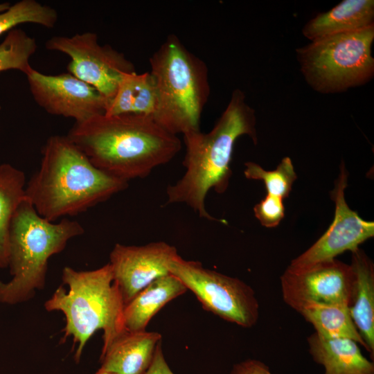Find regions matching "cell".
I'll return each instance as SVG.
<instances>
[{
    "label": "cell",
    "mask_w": 374,
    "mask_h": 374,
    "mask_svg": "<svg viewBox=\"0 0 374 374\" xmlns=\"http://www.w3.org/2000/svg\"><path fill=\"white\" fill-rule=\"evenodd\" d=\"M66 136L97 168L128 182L148 176L180 151L181 140L152 117L97 115L75 123Z\"/></svg>",
    "instance_id": "obj_1"
},
{
    "label": "cell",
    "mask_w": 374,
    "mask_h": 374,
    "mask_svg": "<svg viewBox=\"0 0 374 374\" xmlns=\"http://www.w3.org/2000/svg\"><path fill=\"white\" fill-rule=\"evenodd\" d=\"M243 135L257 143L255 110L247 103L244 93L236 89L209 132L198 130L184 134L186 170L180 179L167 188V204H185L202 218L226 223L208 213L205 199L211 190L220 194L226 190L232 175L234 144Z\"/></svg>",
    "instance_id": "obj_2"
},
{
    "label": "cell",
    "mask_w": 374,
    "mask_h": 374,
    "mask_svg": "<svg viewBox=\"0 0 374 374\" xmlns=\"http://www.w3.org/2000/svg\"><path fill=\"white\" fill-rule=\"evenodd\" d=\"M42 153L40 168L25 193L37 213L50 222L84 212L128 186L94 166L66 136H51Z\"/></svg>",
    "instance_id": "obj_3"
},
{
    "label": "cell",
    "mask_w": 374,
    "mask_h": 374,
    "mask_svg": "<svg viewBox=\"0 0 374 374\" xmlns=\"http://www.w3.org/2000/svg\"><path fill=\"white\" fill-rule=\"evenodd\" d=\"M62 279L68 291L58 287L44 307L48 312L60 311L64 315L62 341L72 337L73 345L78 344L74 359L78 362L97 330L103 332L102 350L127 330L123 323L125 305L109 263L90 271L65 267Z\"/></svg>",
    "instance_id": "obj_4"
},
{
    "label": "cell",
    "mask_w": 374,
    "mask_h": 374,
    "mask_svg": "<svg viewBox=\"0 0 374 374\" xmlns=\"http://www.w3.org/2000/svg\"><path fill=\"white\" fill-rule=\"evenodd\" d=\"M149 61L157 93L153 119L177 136L200 130L211 93L205 62L175 35H169Z\"/></svg>",
    "instance_id": "obj_5"
},
{
    "label": "cell",
    "mask_w": 374,
    "mask_h": 374,
    "mask_svg": "<svg viewBox=\"0 0 374 374\" xmlns=\"http://www.w3.org/2000/svg\"><path fill=\"white\" fill-rule=\"evenodd\" d=\"M84 231L76 221L64 219L55 224L43 218L25 197L10 224L8 267L12 278L0 280V303L16 305L31 299L36 290L44 287L49 258Z\"/></svg>",
    "instance_id": "obj_6"
},
{
    "label": "cell",
    "mask_w": 374,
    "mask_h": 374,
    "mask_svg": "<svg viewBox=\"0 0 374 374\" xmlns=\"http://www.w3.org/2000/svg\"><path fill=\"white\" fill-rule=\"evenodd\" d=\"M374 25L325 37L296 49L308 84L321 93H339L365 84L373 78Z\"/></svg>",
    "instance_id": "obj_7"
},
{
    "label": "cell",
    "mask_w": 374,
    "mask_h": 374,
    "mask_svg": "<svg viewBox=\"0 0 374 374\" xmlns=\"http://www.w3.org/2000/svg\"><path fill=\"white\" fill-rule=\"evenodd\" d=\"M169 270L205 310L243 328L257 323L259 303L255 292L239 278L205 268L200 262L187 260L179 255L171 262Z\"/></svg>",
    "instance_id": "obj_8"
},
{
    "label": "cell",
    "mask_w": 374,
    "mask_h": 374,
    "mask_svg": "<svg viewBox=\"0 0 374 374\" xmlns=\"http://www.w3.org/2000/svg\"><path fill=\"white\" fill-rule=\"evenodd\" d=\"M45 47L67 55L71 58L68 73L97 89L107 103L123 75L136 71L124 53L109 44H100L98 35L92 32L53 36L46 42Z\"/></svg>",
    "instance_id": "obj_9"
},
{
    "label": "cell",
    "mask_w": 374,
    "mask_h": 374,
    "mask_svg": "<svg viewBox=\"0 0 374 374\" xmlns=\"http://www.w3.org/2000/svg\"><path fill=\"white\" fill-rule=\"evenodd\" d=\"M352 281L350 265L335 258L301 268L288 266L280 276L283 299L299 313L315 305H348Z\"/></svg>",
    "instance_id": "obj_10"
},
{
    "label": "cell",
    "mask_w": 374,
    "mask_h": 374,
    "mask_svg": "<svg viewBox=\"0 0 374 374\" xmlns=\"http://www.w3.org/2000/svg\"><path fill=\"white\" fill-rule=\"evenodd\" d=\"M26 78L33 99L50 114L82 123L105 113L103 96L69 73L48 75L33 69Z\"/></svg>",
    "instance_id": "obj_11"
},
{
    "label": "cell",
    "mask_w": 374,
    "mask_h": 374,
    "mask_svg": "<svg viewBox=\"0 0 374 374\" xmlns=\"http://www.w3.org/2000/svg\"><path fill=\"white\" fill-rule=\"evenodd\" d=\"M348 173L344 163L330 193L335 204L334 220L327 231L305 252L293 259L289 266L301 268L335 258L346 251H353L374 235V223L361 218L345 199Z\"/></svg>",
    "instance_id": "obj_12"
},
{
    "label": "cell",
    "mask_w": 374,
    "mask_h": 374,
    "mask_svg": "<svg viewBox=\"0 0 374 374\" xmlns=\"http://www.w3.org/2000/svg\"><path fill=\"white\" fill-rule=\"evenodd\" d=\"M178 255L175 247L162 241L141 246L116 244L109 264L124 305L150 283L170 274V265Z\"/></svg>",
    "instance_id": "obj_13"
},
{
    "label": "cell",
    "mask_w": 374,
    "mask_h": 374,
    "mask_svg": "<svg viewBox=\"0 0 374 374\" xmlns=\"http://www.w3.org/2000/svg\"><path fill=\"white\" fill-rule=\"evenodd\" d=\"M161 338L157 332L125 330L101 351L100 368L116 374H145Z\"/></svg>",
    "instance_id": "obj_14"
},
{
    "label": "cell",
    "mask_w": 374,
    "mask_h": 374,
    "mask_svg": "<svg viewBox=\"0 0 374 374\" xmlns=\"http://www.w3.org/2000/svg\"><path fill=\"white\" fill-rule=\"evenodd\" d=\"M353 281L348 305L350 315L366 344L374 353V265L365 252L351 251Z\"/></svg>",
    "instance_id": "obj_15"
},
{
    "label": "cell",
    "mask_w": 374,
    "mask_h": 374,
    "mask_svg": "<svg viewBox=\"0 0 374 374\" xmlns=\"http://www.w3.org/2000/svg\"><path fill=\"white\" fill-rule=\"evenodd\" d=\"M374 25L373 0H343L327 12L309 20L302 29L311 42Z\"/></svg>",
    "instance_id": "obj_16"
},
{
    "label": "cell",
    "mask_w": 374,
    "mask_h": 374,
    "mask_svg": "<svg viewBox=\"0 0 374 374\" xmlns=\"http://www.w3.org/2000/svg\"><path fill=\"white\" fill-rule=\"evenodd\" d=\"M308 344L311 356L323 366L325 374H374L373 363L362 354L353 339L314 332L308 337Z\"/></svg>",
    "instance_id": "obj_17"
},
{
    "label": "cell",
    "mask_w": 374,
    "mask_h": 374,
    "mask_svg": "<svg viewBox=\"0 0 374 374\" xmlns=\"http://www.w3.org/2000/svg\"><path fill=\"white\" fill-rule=\"evenodd\" d=\"M187 290L183 283L171 274L156 279L125 305V329L130 332L145 331L152 318L163 306Z\"/></svg>",
    "instance_id": "obj_18"
},
{
    "label": "cell",
    "mask_w": 374,
    "mask_h": 374,
    "mask_svg": "<svg viewBox=\"0 0 374 374\" xmlns=\"http://www.w3.org/2000/svg\"><path fill=\"white\" fill-rule=\"evenodd\" d=\"M157 93L150 72L125 73L114 97L107 103L105 115L135 114L153 118Z\"/></svg>",
    "instance_id": "obj_19"
},
{
    "label": "cell",
    "mask_w": 374,
    "mask_h": 374,
    "mask_svg": "<svg viewBox=\"0 0 374 374\" xmlns=\"http://www.w3.org/2000/svg\"><path fill=\"white\" fill-rule=\"evenodd\" d=\"M25 189L23 171L10 163L0 165V268L8 267L10 224L26 197Z\"/></svg>",
    "instance_id": "obj_20"
},
{
    "label": "cell",
    "mask_w": 374,
    "mask_h": 374,
    "mask_svg": "<svg viewBox=\"0 0 374 374\" xmlns=\"http://www.w3.org/2000/svg\"><path fill=\"white\" fill-rule=\"evenodd\" d=\"M310 323L315 332L328 337L348 338L366 348L346 305H315L299 312Z\"/></svg>",
    "instance_id": "obj_21"
},
{
    "label": "cell",
    "mask_w": 374,
    "mask_h": 374,
    "mask_svg": "<svg viewBox=\"0 0 374 374\" xmlns=\"http://www.w3.org/2000/svg\"><path fill=\"white\" fill-rule=\"evenodd\" d=\"M57 19V12L53 8L36 0H21L0 12V36L24 23L51 28L55 26Z\"/></svg>",
    "instance_id": "obj_22"
},
{
    "label": "cell",
    "mask_w": 374,
    "mask_h": 374,
    "mask_svg": "<svg viewBox=\"0 0 374 374\" xmlns=\"http://www.w3.org/2000/svg\"><path fill=\"white\" fill-rule=\"evenodd\" d=\"M37 48L36 40L22 29L9 31L0 43V71L15 69L26 75L33 69L30 59Z\"/></svg>",
    "instance_id": "obj_23"
},
{
    "label": "cell",
    "mask_w": 374,
    "mask_h": 374,
    "mask_svg": "<svg viewBox=\"0 0 374 374\" xmlns=\"http://www.w3.org/2000/svg\"><path fill=\"white\" fill-rule=\"evenodd\" d=\"M244 176L249 179L262 181L267 194L287 198L297 175L290 157H284L274 170H265L256 163L249 161L244 163Z\"/></svg>",
    "instance_id": "obj_24"
},
{
    "label": "cell",
    "mask_w": 374,
    "mask_h": 374,
    "mask_svg": "<svg viewBox=\"0 0 374 374\" xmlns=\"http://www.w3.org/2000/svg\"><path fill=\"white\" fill-rule=\"evenodd\" d=\"M255 217L262 226L276 227L283 219L285 206L283 199L270 194L267 195L253 207Z\"/></svg>",
    "instance_id": "obj_25"
},
{
    "label": "cell",
    "mask_w": 374,
    "mask_h": 374,
    "mask_svg": "<svg viewBox=\"0 0 374 374\" xmlns=\"http://www.w3.org/2000/svg\"><path fill=\"white\" fill-rule=\"evenodd\" d=\"M229 374H272L263 362L249 359L233 365Z\"/></svg>",
    "instance_id": "obj_26"
},
{
    "label": "cell",
    "mask_w": 374,
    "mask_h": 374,
    "mask_svg": "<svg viewBox=\"0 0 374 374\" xmlns=\"http://www.w3.org/2000/svg\"><path fill=\"white\" fill-rule=\"evenodd\" d=\"M145 374H174L165 359L161 341L158 344L152 362Z\"/></svg>",
    "instance_id": "obj_27"
},
{
    "label": "cell",
    "mask_w": 374,
    "mask_h": 374,
    "mask_svg": "<svg viewBox=\"0 0 374 374\" xmlns=\"http://www.w3.org/2000/svg\"><path fill=\"white\" fill-rule=\"evenodd\" d=\"M10 5L8 2L0 3V12L7 10Z\"/></svg>",
    "instance_id": "obj_28"
},
{
    "label": "cell",
    "mask_w": 374,
    "mask_h": 374,
    "mask_svg": "<svg viewBox=\"0 0 374 374\" xmlns=\"http://www.w3.org/2000/svg\"><path fill=\"white\" fill-rule=\"evenodd\" d=\"M94 374H116L100 368Z\"/></svg>",
    "instance_id": "obj_29"
}]
</instances>
